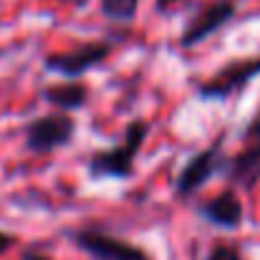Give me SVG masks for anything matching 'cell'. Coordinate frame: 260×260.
<instances>
[{
  "instance_id": "6da1fadb",
  "label": "cell",
  "mask_w": 260,
  "mask_h": 260,
  "mask_svg": "<svg viewBox=\"0 0 260 260\" xmlns=\"http://www.w3.org/2000/svg\"><path fill=\"white\" fill-rule=\"evenodd\" d=\"M149 134L147 121L134 119L124 129V139L109 149H99L88 157L86 172L91 179H129L134 174V162Z\"/></svg>"
},
{
  "instance_id": "7a4b0ae2",
  "label": "cell",
  "mask_w": 260,
  "mask_h": 260,
  "mask_svg": "<svg viewBox=\"0 0 260 260\" xmlns=\"http://www.w3.org/2000/svg\"><path fill=\"white\" fill-rule=\"evenodd\" d=\"M258 76H260V56L235 58V61H228L222 69H217L207 81H200L194 86V93L202 101H228V99L243 93L245 86L253 84Z\"/></svg>"
},
{
  "instance_id": "3957f363",
  "label": "cell",
  "mask_w": 260,
  "mask_h": 260,
  "mask_svg": "<svg viewBox=\"0 0 260 260\" xmlns=\"http://www.w3.org/2000/svg\"><path fill=\"white\" fill-rule=\"evenodd\" d=\"M61 235L96 260H152L147 250L99 228H69Z\"/></svg>"
},
{
  "instance_id": "277c9868",
  "label": "cell",
  "mask_w": 260,
  "mask_h": 260,
  "mask_svg": "<svg viewBox=\"0 0 260 260\" xmlns=\"http://www.w3.org/2000/svg\"><path fill=\"white\" fill-rule=\"evenodd\" d=\"M76 134V119L69 111H48L43 116H36L25 124V152L30 154H51L66 144L74 142Z\"/></svg>"
},
{
  "instance_id": "5b68a950",
  "label": "cell",
  "mask_w": 260,
  "mask_h": 260,
  "mask_svg": "<svg viewBox=\"0 0 260 260\" xmlns=\"http://www.w3.org/2000/svg\"><path fill=\"white\" fill-rule=\"evenodd\" d=\"M225 137L228 134H220L212 144H207L205 149H200L192 159H187L182 165V170L174 179V194L179 200H187V197H194L215 174H222V167H225Z\"/></svg>"
},
{
  "instance_id": "8992f818",
  "label": "cell",
  "mask_w": 260,
  "mask_h": 260,
  "mask_svg": "<svg viewBox=\"0 0 260 260\" xmlns=\"http://www.w3.org/2000/svg\"><path fill=\"white\" fill-rule=\"evenodd\" d=\"M240 137H243V149L225 159L222 177L240 189H255L260 182V111L243 129Z\"/></svg>"
},
{
  "instance_id": "52a82bcc",
  "label": "cell",
  "mask_w": 260,
  "mask_h": 260,
  "mask_svg": "<svg viewBox=\"0 0 260 260\" xmlns=\"http://www.w3.org/2000/svg\"><path fill=\"white\" fill-rule=\"evenodd\" d=\"M114 46L109 41H88L81 43L71 51H61V53H51L43 58V69L66 79H81L86 71L101 66L109 56H111Z\"/></svg>"
},
{
  "instance_id": "ba28073f",
  "label": "cell",
  "mask_w": 260,
  "mask_h": 260,
  "mask_svg": "<svg viewBox=\"0 0 260 260\" xmlns=\"http://www.w3.org/2000/svg\"><path fill=\"white\" fill-rule=\"evenodd\" d=\"M235 15H238V3L235 0H212V3L202 5L184 23L182 36H179V46L182 48H194V46L205 43L210 36L222 30Z\"/></svg>"
},
{
  "instance_id": "9c48e42d",
  "label": "cell",
  "mask_w": 260,
  "mask_h": 260,
  "mask_svg": "<svg viewBox=\"0 0 260 260\" xmlns=\"http://www.w3.org/2000/svg\"><path fill=\"white\" fill-rule=\"evenodd\" d=\"M197 215L212 225V228H220V230H238L245 220V205L243 200L233 192V189H225L215 197H210L207 202H200L197 205Z\"/></svg>"
},
{
  "instance_id": "30bf717a",
  "label": "cell",
  "mask_w": 260,
  "mask_h": 260,
  "mask_svg": "<svg viewBox=\"0 0 260 260\" xmlns=\"http://www.w3.org/2000/svg\"><path fill=\"white\" fill-rule=\"evenodd\" d=\"M41 99H43L46 104H51L53 109H58V111L74 114V111H79V109L86 106L88 86L81 84L79 79H69V81H63V84L46 86L41 91Z\"/></svg>"
},
{
  "instance_id": "8fae6325",
  "label": "cell",
  "mask_w": 260,
  "mask_h": 260,
  "mask_svg": "<svg viewBox=\"0 0 260 260\" xmlns=\"http://www.w3.org/2000/svg\"><path fill=\"white\" fill-rule=\"evenodd\" d=\"M99 10L111 23H132L139 13V0H99Z\"/></svg>"
},
{
  "instance_id": "7c38bea8",
  "label": "cell",
  "mask_w": 260,
  "mask_h": 260,
  "mask_svg": "<svg viewBox=\"0 0 260 260\" xmlns=\"http://www.w3.org/2000/svg\"><path fill=\"white\" fill-rule=\"evenodd\" d=\"M205 260H240V250L235 245H228V243H217L210 248L207 258Z\"/></svg>"
},
{
  "instance_id": "4fadbf2b",
  "label": "cell",
  "mask_w": 260,
  "mask_h": 260,
  "mask_svg": "<svg viewBox=\"0 0 260 260\" xmlns=\"http://www.w3.org/2000/svg\"><path fill=\"white\" fill-rule=\"evenodd\" d=\"M182 3H187V0H154V10L157 13H172L177 5H182Z\"/></svg>"
},
{
  "instance_id": "5bb4252c",
  "label": "cell",
  "mask_w": 260,
  "mask_h": 260,
  "mask_svg": "<svg viewBox=\"0 0 260 260\" xmlns=\"http://www.w3.org/2000/svg\"><path fill=\"white\" fill-rule=\"evenodd\" d=\"M13 245H15V235L8 230H0V255H5Z\"/></svg>"
},
{
  "instance_id": "9a60e30c",
  "label": "cell",
  "mask_w": 260,
  "mask_h": 260,
  "mask_svg": "<svg viewBox=\"0 0 260 260\" xmlns=\"http://www.w3.org/2000/svg\"><path fill=\"white\" fill-rule=\"evenodd\" d=\"M20 260H53L51 255H46V253H38V250H25Z\"/></svg>"
},
{
  "instance_id": "2e32d148",
  "label": "cell",
  "mask_w": 260,
  "mask_h": 260,
  "mask_svg": "<svg viewBox=\"0 0 260 260\" xmlns=\"http://www.w3.org/2000/svg\"><path fill=\"white\" fill-rule=\"evenodd\" d=\"M66 3H74V5H79V8H81V5H86V0H66Z\"/></svg>"
}]
</instances>
